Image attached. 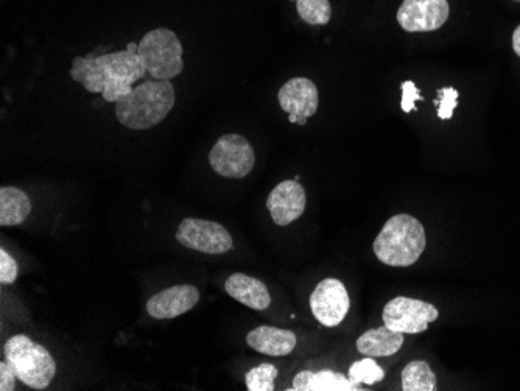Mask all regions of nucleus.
<instances>
[{"mask_svg": "<svg viewBox=\"0 0 520 391\" xmlns=\"http://www.w3.org/2000/svg\"><path fill=\"white\" fill-rule=\"evenodd\" d=\"M32 201L29 195L18 187L0 189V225L18 226L29 219Z\"/></svg>", "mask_w": 520, "mask_h": 391, "instance_id": "nucleus-18", "label": "nucleus"}, {"mask_svg": "<svg viewBox=\"0 0 520 391\" xmlns=\"http://www.w3.org/2000/svg\"><path fill=\"white\" fill-rule=\"evenodd\" d=\"M278 100L282 111L289 114V122L304 127L307 119L317 113L320 97L312 80L295 77L279 89Z\"/></svg>", "mask_w": 520, "mask_h": 391, "instance_id": "nucleus-11", "label": "nucleus"}, {"mask_svg": "<svg viewBox=\"0 0 520 391\" xmlns=\"http://www.w3.org/2000/svg\"><path fill=\"white\" fill-rule=\"evenodd\" d=\"M147 74L138 53L109 52L105 55L89 53L72 61L71 77L92 94H102L105 102H117L128 96L133 85Z\"/></svg>", "mask_w": 520, "mask_h": 391, "instance_id": "nucleus-1", "label": "nucleus"}, {"mask_svg": "<svg viewBox=\"0 0 520 391\" xmlns=\"http://www.w3.org/2000/svg\"><path fill=\"white\" fill-rule=\"evenodd\" d=\"M309 304L313 317L326 328L340 325L351 307L345 284L335 278L323 279L310 295Z\"/></svg>", "mask_w": 520, "mask_h": 391, "instance_id": "nucleus-9", "label": "nucleus"}, {"mask_svg": "<svg viewBox=\"0 0 520 391\" xmlns=\"http://www.w3.org/2000/svg\"><path fill=\"white\" fill-rule=\"evenodd\" d=\"M438 309L426 301L398 296L383 307V325L402 334H421L438 320Z\"/></svg>", "mask_w": 520, "mask_h": 391, "instance_id": "nucleus-7", "label": "nucleus"}, {"mask_svg": "<svg viewBox=\"0 0 520 391\" xmlns=\"http://www.w3.org/2000/svg\"><path fill=\"white\" fill-rule=\"evenodd\" d=\"M516 2H520V0H516Z\"/></svg>", "mask_w": 520, "mask_h": 391, "instance_id": "nucleus-29", "label": "nucleus"}, {"mask_svg": "<svg viewBox=\"0 0 520 391\" xmlns=\"http://www.w3.org/2000/svg\"><path fill=\"white\" fill-rule=\"evenodd\" d=\"M139 44L130 43L127 46L128 52L138 53Z\"/></svg>", "mask_w": 520, "mask_h": 391, "instance_id": "nucleus-28", "label": "nucleus"}, {"mask_svg": "<svg viewBox=\"0 0 520 391\" xmlns=\"http://www.w3.org/2000/svg\"><path fill=\"white\" fill-rule=\"evenodd\" d=\"M225 290L232 300L245 304L254 310H265L270 307L271 296L264 282L243 273H234L225 282Z\"/></svg>", "mask_w": 520, "mask_h": 391, "instance_id": "nucleus-15", "label": "nucleus"}, {"mask_svg": "<svg viewBox=\"0 0 520 391\" xmlns=\"http://www.w3.org/2000/svg\"><path fill=\"white\" fill-rule=\"evenodd\" d=\"M246 343L250 348L267 356H289L298 345L295 332L279 329L275 326H259L246 335Z\"/></svg>", "mask_w": 520, "mask_h": 391, "instance_id": "nucleus-14", "label": "nucleus"}, {"mask_svg": "<svg viewBox=\"0 0 520 391\" xmlns=\"http://www.w3.org/2000/svg\"><path fill=\"white\" fill-rule=\"evenodd\" d=\"M449 13L447 0H404L396 18L405 32H435L446 24Z\"/></svg>", "mask_w": 520, "mask_h": 391, "instance_id": "nucleus-10", "label": "nucleus"}, {"mask_svg": "<svg viewBox=\"0 0 520 391\" xmlns=\"http://www.w3.org/2000/svg\"><path fill=\"white\" fill-rule=\"evenodd\" d=\"M402 102L401 108L404 113H413L416 111V102H422V96L419 94L418 88L412 80L402 83Z\"/></svg>", "mask_w": 520, "mask_h": 391, "instance_id": "nucleus-25", "label": "nucleus"}, {"mask_svg": "<svg viewBox=\"0 0 520 391\" xmlns=\"http://www.w3.org/2000/svg\"><path fill=\"white\" fill-rule=\"evenodd\" d=\"M404 334L393 331L388 326L369 329L357 339L359 353L366 357H390L398 353L404 345Z\"/></svg>", "mask_w": 520, "mask_h": 391, "instance_id": "nucleus-16", "label": "nucleus"}, {"mask_svg": "<svg viewBox=\"0 0 520 391\" xmlns=\"http://www.w3.org/2000/svg\"><path fill=\"white\" fill-rule=\"evenodd\" d=\"M441 100H438V117L443 120H449L454 117L455 108L458 105V94L457 89L454 88H443L440 91Z\"/></svg>", "mask_w": 520, "mask_h": 391, "instance_id": "nucleus-23", "label": "nucleus"}, {"mask_svg": "<svg viewBox=\"0 0 520 391\" xmlns=\"http://www.w3.org/2000/svg\"><path fill=\"white\" fill-rule=\"evenodd\" d=\"M306 205V189L296 180L282 181L267 198L271 220L278 226H289L296 222L304 214Z\"/></svg>", "mask_w": 520, "mask_h": 391, "instance_id": "nucleus-12", "label": "nucleus"}, {"mask_svg": "<svg viewBox=\"0 0 520 391\" xmlns=\"http://www.w3.org/2000/svg\"><path fill=\"white\" fill-rule=\"evenodd\" d=\"M175 100V88L170 80L145 82L117 100L116 117L130 130H150L169 116Z\"/></svg>", "mask_w": 520, "mask_h": 391, "instance_id": "nucleus-2", "label": "nucleus"}, {"mask_svg": "<svg viewBox=\"0 0 520 391\" xmlns=\"http://www.w3.org/2000/svg\"><path fill=\"white\" fill-rule=\"evenodd\" d=\"M176 240L189 250L204 254H225L234 247V240L225 226L211 220L184 219L176 231Z\"/></svg>", "mask_w": 520, "mask_h": 391, "instance_id": "nucleus-8", "label": "nucleus"}, {"mask_svg": "<svg viewBox=\"0 0 520 391\" xmlns=\"http://www.w3.org/2000/svg\"><path fill=\"white\" fill-rule=\"evenodd\" d=\"M198 301L200 292L197 287L189 284L169 287L147 301V314L156 320H172L194 309Z\"/></svg>", "mask_w": 520, "mask_h": 391, "instance_id": "nucleus-13", "label": "nucleus"}, {"mask_svg": "<svg viewBox=\"0 0 520 391\" xmlns=\"http://www.w3.org/2000/svg\"><path fill=\"white\" fill-rule=\"evenodd\" d=\"M18 264L11 258L8 251L0 250V282L2 284H13L18 279Z\"/></svg>", "mask_w": 520, "mask_h": 391, "instance_id": "nucleus-24", "label": "nucleus"}, {"mask_svg": "<svg viewBox=\"0 0 520 391\" xmlns=\"http://www.w3.org/2000/svg\"><path fill=\"white\" fill-rule=\"evenodd\" d=\"M256 164V153L240 134H225L209 152V166L225 178H245Z\"/></svg>", "mask_w": 520, "mask_h": 391, "instance_id": "nucleus-6", "label": "nucleus"}, {"mask_svg": "<svg viewBox=\"0 0 520 391\" xmlns=\"http://www.w3.org/2000/svg\"><path fill=\"white\" fill-rule=\"evenodd\" d=\"M426 229L413 215L398 214L391 217L379 236L373 250L382 264L390 267H410L416 264L426 250Z\"/></svg>", "mask_w": 520, "mask_h": 391, "instance_id": "nucleus-3", "label": "nucleus"}, {"mask_svg": "<svg viewBox=\"0 0 520 391\" xmlns=\"http://www.w3.org/2000/svg\"><path fill=\"white\" fill-rule=\"evenodd\" d=\"M16 379H18V376H16L15 370L11 368L10 363H8L7 360L0 363V390H15Z\"/></svg>", "mask_w": 520, "mask_h": 391, "instance_id": "nucleus-26", "label": "nucleus"}, {"mask_svg": "<svg viewBox=\"0 0 520 391\" xmlns=\"http://www.w3.org/2000/svg\"><path fill=\"white\" fill-rule=\"evenodd\" d=\"M513 49L517 53V57H520V25L513 33Z\"/></svg>", "mask_w": 520, "mask_h": 391, "instance_id": "nucleus-27", "label": "nucleus"}, {"mask_svg": "<svg viewBox=\"0 0 520 391\" xmlns=\"http://www.w3.org/2000/svg\"><path fill=\"white\" fill-rule=\"evenodd\" d=\"M5 359L19 381L35 390L49 387L57 374V363L49 349L33 342L27 335H15L5 343Z\"/></svg>", "mask_w": 520, "mask_h": 391, "instance_id": "nucleus-4", "label": "nucleus"}, {"mask_svg": "<svg viewBox=\"0 0 520 391\" xmlns=\"http://www.w3.org/2000/svg\"><path fill=\"white\" fill-rule=\"evenodd\" d=\"M296 391H357L359 385L351 382L345 374L335 373L332 370L301 371L293 379V388Z\"/></svg>", "mask_w": 520, "mask_h": 391, "instance_id": "nucleus-17", "label": "nucleus"}, {"mask_svg": "<svg viewBox=\"0 0 520 391\" xmlns=\"http://www.w3.org/2000/svg\"><path fill=\"white\" fill-rule=\"evenodd\" d=\"M138 55L153 80H172L184 71L183 44L170 29L148 32L139 43Z\"/></svg>", "mask_w": 520, "mask_h": 391, "instance_id": "nucleus-5", "label": "nucleus"}, {"mask_svg": "<svg viewBox=\"0 0 520 391\" xmlns=\"http://www.w3.org/2000/svg\"><path fill=\"white\" fill-rule=\"evenodd\" d=\"M402 390L404 391H435L436 376L429 363L416 360L408 363L402 371Z\"/></svg>", "mask_w": 520, "mask_h": 391, "instance_id": "nucleus-19", "label": "nucleus"}, {"mask_svg": "<svg viewBox=\"0 0 520 391\" xmlns=\"http://www.w3.org/2000/svg\"><path fill=\"white\" fill-rule=\"evenodd\" d=\"M299 18L309 25H326L332 18L329 0H296Z\"/></svg>", "mask_w": 520, "mask_h": 391, "instance_id": "nucleus-20", "label": "nucleus"}, {"mask_svg": "<svg viewBox=\"0 0 520 391\" xmlns=\"http://www.w3.org/2000/svg\"><path fill=\"white\" fill-rule=\"evenodd\" d=\"M276 377H278V368L271 363H262L246 373V388L250 391H273Z\"/></svg>", "mask_w": 520, "mask_h": 391, "instance_id": "nucleus-22", "label": "nucleus"}, {"mask_svg": "<svg viewBox=\"0 0 520 391\" xmlns=\"http://www.w3.org/2000/svg\"><path fill=\"white\" fill-rule=\"evenodd\" d=\"M348 377L351 379V382L359 385V387L362 384L374 385L383 381L385 371L374 362L373 357H366V359L352 363Z\"/></svg>", "mask_w": 520, "mask_h": 391, "instance_id": "nucleus-21", "label": "nucleus"}]
</instances>
